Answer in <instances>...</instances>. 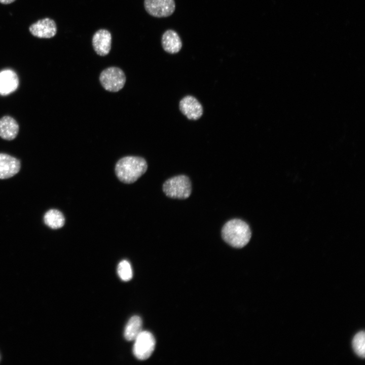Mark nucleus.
<instances>
[{
    "label": "nucleus",
    "instance_id": "obj_1",
    "mask_svg": "<svg viewBox=\"0 0 365 365\" xmlns=\"http://www.w3.org/2000/svg\"><path fill=\"white\" fill-rule=\"evenodd\" d=\"M147 168V163L143 158L136 156H126L117 162L115 173L121 181L125 184H131L143 174Z\"/></svg>",
    "mask_w": 365,
    "mask_h": 365
},
{
    "label": "nucleus",
    "instance_id": "obj_2",
    "mask_svg": "<svg viewBox=\"0 0 365 365\" xmlns=\"http://www.w3.org/2000/svg\"><path fill=\"white\" fill-rule=\"evenodd\" d=\"M222 237L227 243L235 248H242L247 244L251 236L249 225L244 221L234 218L223 226Z\"/></svg>",
    "mask_w": 365,
    "mask_h": 365
},
{
    "label": "nucleus",
    "instance_id": "obj_3",
    "mask_svg": "<svg viewBox=\"0 0 365 365\" xmlns=\"http://www.w3.org/2000/svg\"><path fill=\"white\" fill-rule=\"evenodd\" d=\"M163 191L169 198L187 199L190 197L192 192L191 180L186 175L174 176L165 181Z\"/></svg>",
    "mask_w": 365,
    "mask_h": 365
},
{
    "label": "nucleus",
    "instance_id": "obj_4",
    "mask_svg": "<svg viewBox=\"0 0 365 365\" xmlns=\"http://www.w3.org/2000/svg\"><path fill=\"white\" fill-rule=\"evenodd\" d=\"M99 80L101 85L105 90L110 92H117L124 87L126 77L121 69L112 66L101 72Z\"/></svg>",
    "mask_w": 365,
    "mask_h": 365
},
{
    "label": "nucleus",
    "instance_id": "obj_5",
    "mask_svg": "<svg viewBox=\"0 0 365 365\" xmlns=\"http://www.w3.org/2000/svg\"><path fill=\"white\" fill-rule=\"evenodd\" d=\"M133 352L139 360L149 358L154 351L156 341L152 334L148 331H142L134 340Z\"/></svg>",
    "mask_w": 365,
    "mask_h": 365
},
{
    "label": "nucleus",
    "instance_id": "obj_6",
    "mask_svg": "<svg viewBox=\"0 0 365 365\" xmlns=\"http://www.w3.org/2000/svg\"><path fill=\"white\" fill-rule=\"evenodd\" d=\"M145 11L150 15L157 17H167L175 10L174 0H144Z\"/></svg>",
    "mask_w": 365,
    "mask_h": 365
},
{
    "label": "nucleus",
    "instance_id": "obj_7",
    "mask_svg": "<svg viewBox=\"0 0 365 365\" xmlns=\"http://www.w3.org/2000/svg\"><path fill=\"white\" fill-rule=\"evenodd\" d=\"M29 31L34 37L40 39H50L57 33V28L56 22L50 18L40 19L31 24Z\"/></svg>",
    "mask_w": 365,
    "mask_h": 365
},
{
    "label": "nucleus",
    "instance_id": "obj_8",
    "mask_svg": "<svg viewBox=\"0 0 365 365\" xmlns=\"http://www.w3.org/2000/svg\"><path fill=\"white\" fill-rule=\"evenodd\" d=\"M92 46L95 52L99 56L107 55L111 49L112 35L111 32L105 29H100L93 35Z\"/></svg>",
    "mask_w": 365,
    "mask_h": 365
},
{
    "label": "nucleus",
    "instance_id": "obj_9",
    "mask_svg": "<svg viewBox=\"0 0 365 365\" xmlns=\"http://www.w3.org/2000/svg\"><path fill=\"white\" fill-rule=\"evenodd\" d=\"M181 112L189 120H196L202 115L203 108L199 101L194 97L188 95L179 102Z\"/></svg>",
    "mask_w": 365,
    "mask_h": 365
},
{
    "label": "nucleus",
    "instance_id": "obj_10",
    "mask_svg": "<svg viewBox=\"0 0 365 365\" xmlns=\"http://www.w3.org/2000/svg\"><path fill=\"white\" fill-rule=\"evenodd\" d=\"M20 161L9 155L0 153V179L11 177L20 169Z\"/></svg>",
    "mask_w": 365,
    "mask_h": 365
},
{
    "label": "nucleus",
    "instance_id": "obj_11",
    "mask_svg": "<svg viewBox=\"0 0 365 365\" xmlns=\"http://www.w3.org/2000/svg\"><path fill=\"white\" fill-rule=\"evenodd\" d=\"M161 44L164 50L172 54L178 53L182 46L179 35L172 29H168L164 32L162 36Z\"/></svg>",
    "mask_w": 365,
    "mask_h": 365
},
{
    "label": "nucleus",
    "instance_id": "obj_12",
    "mask_svg": "<svg viewBox=\"0 0 365 365\" xmlns=\"http://www.w3.org/2000/svg\"><path fill=\"white\" fill-rule=\"evenodd\" d=\"M19 85L17 74L7 69L0 72V95H7L15 91Z\"/></svg>",
    "mask_w": 365,
    "mask_h": 365
},
{
    "label": "nucleus",
    "instance_id": "obj_13",
    "mask_svg": "<svg viewBox=\"0 0 365 365\" xmlns=\"http://www.w3.org/2000/svg\"><path fill=\"white\" fill-rule=\"evenodd\" d=\"M19 131V125L11 117L6 116L0 119V136L5 140L14 139Z\"/></svg>",
    "mask_w": 365,
    "mask_h": 365
},
{
    "label": "nucleus",
    "instance_id": "obj_14",
    "mask_svg": "<svg viewBox=\"0 0 365 365\" xmlns=\"http://www.w3.org/2000/svg\"><path fill=\"white\" fill-rule=\"evenodd\" d=\"M142 322L138 316H133L128 321L124 333L127 341H133L137 337L142 331Z\"/></svg>",
    "mask_w": 365,
    "mask_h": 365
},
{
    "label": "nucleus",
    "instance_id": "obj_15",
    "mask_svg": "<svg viewBox=\"0 0 365 365\" xmlns=\"http://www.w3.org/2000/svg\"><path fill=\"white\" fill-rule=\"evenodd\" d=\"M45 224L53 229H57L62 227L65 223V218L60 211L57 209L48 210L44 217Z\"/></svg>",
    "mask_w": 365,
    "mask_h": 365
},
{
    "label": "nucleus",
    "instance_id": "obj_16",
    "mask_svg": "<svg viewBox=\"0 0 365 365\" xmlns=\"http://www.w3.org/2000/svg\"><path fill=\"white\" fill-rule=\"evenodd\" d=\"M352 347L355 353L360 357H365V335L364 332L356 334L352 340Z\"/></svg>",
    "mask_w": 365,
    "mask_h": 365
},
{
    "label": "nucleus",
    "instance_id": "obj_17",
    "mask_svg": "<svg viewBox=\"0 0 365 365\" xmlns=\"http://www.w3.org/2000/svg\"><path fill=\"white\" fill-rule=\"evenodd\" d=\"M117 271L119 277L123 281H129L132 277L131 266L127 260H123L119 263Z\"/></svg>",
    "mask_w": 365,
    "mask_h": 365
},
{
    "label": "nucleus",
    "instance_id": "obj_18",
    "mask_svg": "<svg viewBox=\"0 0 365 365\" xmlns=\"http://www.w3.org/2000/svg\"><path fill=\"white\" fill-rule=\"evenodd\" d=\"M16 0H0V3L4 5H8L14 2Z\"/></svg>",
    "mask_w": 365,
    "mask_h": 365
}]
</instances>
